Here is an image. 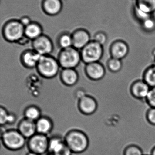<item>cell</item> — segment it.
<instances>
[{"label": "cell", "instance_id": "obj_1", "mask_svg": "<svg viewBox=\"0 0 155 155\" xmlns=\"http://www.w3.org/2000/svg\"><path fill=\"white\" fill-rule=\"evenodd\" d=\"M64 139L65 143L73 153H82L89 147V138L85 133L81 130H70L66 134Z\"/></svg>", "mask_w": 155, "mask_h": 155}, {"label": "cell", "instance_id": "obj_2", "mask_svg": "<svg viewBox=\"0 0 155 155\" xmlns=\"http://www.w3.org/2000/svg\"><path fill=\"white\" fill-rule=\"evenodd\" d=\"M1 141L5 148L12 151L22 149L26 144V139L15 129L3 130L1 132Z\"/></svg>", "mask_w": 155, "mask_h": 155}, {"label": "cell", "instance_id": "obj_3", "mask_svg": "<svg viewBox=\"0 0 155 155\" xmlns=\"http://www.w3.org/2000/svg\"><path fill=\"white\" fill-rule=\"evenodd\" d=\"M60 67L58 60L48 55L41 56L36 68L41 76L51 78L58 74Z\"/></svg>", "mask_w": 155, "mask_h": 155}, {"label": "cell", "instance_id": "obj_4", "mask_svg": "<svg viewBox=\"0 0 155 155\" xmlns=\"http://www.w3.org/2000/svg\"><path fill=\"white\" fill-rule=\"evenodd\" d=\"M57 60L63 69H75L82 61L81 52L73 47L62 49Z\"/></svg>", "mask_w": 155, "mask_h": 155}, {"label": "cell", "instance_id": "obj_5", "mask_svg": "<svg viewBox=\"0 0 155 155\" xmlns=\"http://www.w3.org/2000/svg\"><path fill=\"white\" fill-rule=\"evenodd\" d=\"M82 60L86 64L99 62L103 54V45L94 41H91L81 50Z\"/></svg>", "mask_w": 155, "mask_h": 155}, {"label": "cell", "instance_id": "obj_6", "mask_svg": "<svg viewBox=\"0 0 155 155\" xmlns=\"http://www.w3.org/2000/svg\"><path fill=\"white\" fill-rule=\"evenodd\" d=\"M49 137L48 136L36 133L28 139L26 146L29 152L42 155L48 152Z\"/></svg>", "mask_w": 155, "mask_h": 155}, {"label": "cell", "instance_id": "obj_7", "mask_svg": "<svg viewBox=\"0 0 155 155\" xmlns=\"http://www.w3.org/2000/svg\"><path fill=\"white\" fill-rule=\"evenodd\" d=\"M5 39L11 42H19L25 35V26L20 21H10L3 28Z\"/></svg>", "mask_w": 155, "mask_h": 155}, {"label": "cell", "instance_id": "obj_8", "mask_svg": "<svg viewBox=\"0 0 155 155\" xmlns=\"http://www.w3.org/2000/svg\"><path fill=\"white\" fill-rule=\"evenodd\" d=\"M33 50L41 56L50 55L53 50V45L51 39L42 35L32 41Z\"/></svg>", "mask_w": 155, "mask_h": 155}, {"label": "cell", "instance_id": "obj_9", "mask_svg": "<svg viewBox=\"0 0 155 155\" xmlns=\"http://www.w3.org/2000/svg\"><path fill=\"white\" fill-rule=\"evenodd\" d=\"M78 107L83 114L87 115L93 114L97 109V102L92 96L84 95L79 98Z\"/></svg>", "mask_w": 155, "mask_h": 155}, {"label": "cell", "instance_id": "obj_10", "mask_svg": "<svg viewBox=\"0 0 155 155\" xmlns=\"http://www.w3.org/2000/svg\"><path fill=\"white\" fill-rule=\"evenodd\" d=\"M85 73L87 77L95 81L101 80L106 74V71L103 65L99 62L86 64Z\"/></svg>", "mask_w": 155, "mask_h": 155}, {"label": "cell", "instance_id": "obj_11", "mask_svg": "<svg viewBox=\"0 0 155 155\" xmlns=\"http://www.w3.org/2000/svg\"><path fill=\"white\" fill-rule=\"evenodd\" d=\"M129 48L125 42L121 40L114 42L110 47L111 57L122 60L125 58L128 53Z\"/></svg>", "mask_w": 155, "mask_h": 155}, {"label": "cell", "instance_id": "obj_12", "mask_svg": "<svg viewBox=\"0 0 155 155\" xmlns=\"http://www.w3.org/2000/svg\"><path fill=\"white\" fill-rule=\"evenodd\" d=\"M73 47L78 50H81L86 46L91 41L90 34L86 30H77L72 35Z\"/></svg>", "mask_w": 155, "mask_h": 155}, {"label": "cell", "instance_id": "obj_13", "mask_svg": "<svg viewBox=\"0 0 155 155\" xmlns=\"http://www.w3.org/2000/svg\"><path fill=\"white\" fill-rule=\"evenodd\" d=\"M150 88L151 87L143 80H137L131 85V93L137 99L146 100Z\"/></svg>", "mask_w": 155, "mask_h": 155}, {"label": "cell", "instance_id": "obj_14", "mask_svg": "<svg viewBox=\"0 0 155 155\" xmlns=\"http://www.w3.org/2000/svg\"><path fill=\"white\" fill-rule=\"evenodd\" d=\"M41 57V55L34 50H28L22 54L21 60L25 67L32 69L36 68Z\"/></svg>", "mask_w": 155, "mask_h": 155}, {"label": "cell", "instance_id": "obj_15", "mask_svg": "<svg viewBox=\"0 0 155 155\" xmlns=\"http://www.w3.org/2000/svg\"><path fill=\"white\" fill-rule=\"evenodd\" d=\"M17 130L26 139L37 133L35 122L25 118L19 123Z\"/></svg>", "mask_w": 155, "mask_h": 155}, {"label": "cell", "instance_id": "obj_16", "mask_svg": "<svg viewBox=\"0 0 155 155\" xmlns=\"http://www.w3.org/2000/svg\"><path fill=\"white\" fill-rule=\"evenodd\" d=\"M60 78L65 85L72 86L76 84L79 76L75 69H63L60 74Z\"/></svg>", "mask_w": 155, "mask_h": 155}, {"label": "cell", "instance_id": "obj_17", "mask_svg": "<svg viewBox=\"0 0 155 155\" xmlns=\"http://www.w3.org/2000/svg\"><path fill=\"white\" fill-rule=\"evenodd\" d=\"M37 133L48 136L52 131L53 124L52 120L46 117H41L35 122Z\"/></svg>", "mask_w": 155, "mask_h": 155}, {"label": "cell", "instance_id": "obj_18", "mask_svg": "<svg viewBox=\"0 0 155 155\" xmlns=\"http://www.w3.org/2000/svg\"><path fill=\"white\" fill-rule=\"evenodd\" d=\"M42 5L44 12L51 15L58 14L62 6L61 0H44Z\"/></svg>", "mask_w": 155, "mask_h": 155}, {"label": "cell", "instance_id": "obj_19", "mask_svg": "<svg viewBox=\"0 0 155 155\" xmlns=\"http://www.w3.org/2000/svg\"><path fill=\"white\" fill-rule=\"evenodd\" d=\"M42 27L36 23L32 22L25 27V35L26 38L33 41L42 35Z\"/></svg>", "mask_w": 155, "mask_h": 155}, {"label": "cell", "instance_id": "obj_20", "mask_svg": "<svg viewBox=\"0 0 155 155\" xmlns=\"http://www.w3.org/2000/svg\"><path fill=\"white\" fill-rule=\"evenodd\" d=\"M65 144L64 139L59 136H54L49 138L48 152L54 154Z\"/></svg>", "mask_w": 155, "mask_h": 155}, {"label": "cell", "instance_id": "obj_21", "mask_svg": "<svg viewBox=\"0 0 155 155\" xmlns=\"http://www.w3.org/2000/svg\"><path fill=\"white\" fill-rule=\"evenodd\" d=\"M136 6L147 13L152 14L155 12V0H136Z\"/></svg>", "mask_w": 155, "mask_h": 155}, {"label": "cell", "instance_id": "obj_22", "mask_svg": "<svg viewBox=\"0 0 155 155\" xmlns=\"http://www.w3.org/2000/svg\"><path fill=\"white\" fill-rule=\"evenodd\" d=\"M24 115L25 118L35 122L41 117V112L37 107L30 106L25 109Z\"/></svg>", "mask_w": 155, "mask_h": 155}, {"label": "cell", "instance_id": "obj_23", "mask_svg": "<svg viewBox=\"0 0 155 155\" xmlns=\"http://www.w3.org/2000/svg\"><path fill=\"white\" fill-rule=\"evenodd\" d=\"M143 80L150 87H155V64L150 66L146 70Z\"/></svg>", "mask_w": 155, "mask_h": 155}, {"label": "cell", "instance_id": "obj_24", "mask_svg": "<svg viewBox=\"0 0 155 155\" xmlns=\"http://www.w3.org/2000/svg\"><path fill=\"white\" fill-rule=\"evenodd\" d=\"M58 44L62 50L73 47L72 35L68 34L62 35L58 39Z\"/></svg>", "mask_w": 155, "mask_h": 155}, {"label": "cell", "instance_id": "obj_25", "mask_svg": "<svg viewBox=\"0 0 155 155\" xmlns=\"http://www.w3.org/2000/svg\"><path fill=\"white\" fill-rule=\"evenodd\" d=\"M107 65L110 71L117 73L120 71L122 69L123 63L122 60L111 57L107 62Z\"/></svg>", "mask_w": 155, "mask_h": 155}, {"label": "cell", "instance_id": "obj_26", "mask_svg": "<svg viewBox=\"0 0 155 155\" xmlns=\"http://www.w3.org/2000/svg\"><path fill=\"white\" fill-rule=\"evenodd\" d=\"M123 155H144L142 148L136 145H130L125 148Z\"/></svg>", "mask_w": 155, "mask_h": 155}, {"label": "cell", "instance_id": "obj_27", "mask_svg": "<svg viewBox=\"0 0 155 155\" xmlns=\"http://www.w3.org/2000/svg\"><path fill=\"white\" fill-rule=\"evenodd\" d=\"M143 29L147 32H152L155 30V21L152 17L142 22Z\"/></svg>", "mask_w": 155, "mask_h": 155}, {"label": "cell", "instance_id": "obj_28", "mask_svg": "<svg viewBox=\"0 0 155 155\" xmlns=\"http://www.w3.org/2000/svg\"><path fill=\"white\" fill-rule=\"evenodd\" d=\"M134 12L136 17L139 20V21H141V22H143L147 19L152 17L151 16L152 14H150L143 12L139 9L138 7H136V6L135 7Z\"/></svg>", "mask_w": 155, "mask_h": 155}, {"label": "cell", "instance_id": "obj_29", "mask_svg": "<svg viewBox=\"0 0 155 155\" xmlns=\"http://www.w3.org/2000/svg\"><path fill=\"white\" fill-rule=\"evenodd\" d=\"M146 100L150 107L155 108V87H151Z\"/></svg>", "mask_w": 155, "mask_h": 155}, {"label": "cell", "instance_id": "obj_30", "mask_svg": "<svg viewBox=\"0 0 155 155\" xmlns=\"http://www.w3.org/2000/svg\"><path fill=\"white\" fill-rule=\"evenodd\" d=\"M9 114L5 107H1L0 108V123L2 126L8 124Z\"/></svg>", "mask_w": 155, "mask_h": 155}, {"label": "cell", "instance_id": "obj_31", "mask_svg": "<svg viewBox=\"0 0 155 155\" xmlns=\"http://www.w3.org/2000/svg\"><path fill=\"white\" fill-rule=\"evenodd\" d=\"M107 37L106 35L103 32H99L95 35L93 41L98 43L102 45L106 43L107 41Z\"/></svg>", "mask_w": 155, "mask_h": 155}, {"label": "cell", "instance_id": "obj_32", "mask_svg": "<svg viewBox=\"0 0 155 155\" xmlns=\"http://www.w3.org/2000/svg\"><path fill=\"white\" fill-rule=\"evenodd\" d=\"M147 119L149 124L155 126V108L150 107L147 114Z\"/></svg>", "mask_w": 155, "mask_h": 155}, {"label": "cell", "instance_id": "obj_33", "mask_svg": "<svg viewBox=\"0 0 155 155\" xmlns=\"http://www.w3.org/2000/svg\"><path fill=\"white\" fill-rule=\"evenodd\" d=\"M73 153H72L70 148L67 147L66 144L64 145L55 154H53L55 155H72Z\"/></svg>", "mask_w": 155, "mask_h": 155}, {"label": "cell", "instance_id": "obj_34", "mask_svg": "<svg viewBox=\"0 0 155 155\" xmlns=\"http://www.w3.org/2000/svg\"><path fill=\"white\" fill-rule=\"evenodd\" d=\"M20 21L25 27L29 25L30 24L32 23L30 18L27 17H23L21 18Z\"/></svg>", "mask_w": 155, "mask_h": 155}, {"label": "cell", "instance_id": "obj_35", "mask_svg": "<svg viewBox=\"0 0 155 155\" xmlns=\"http://www.w3.org/2000/svg\"><path fill=\"white\" fill-rule=\"evenodd\" d=\"M16 119V117H15V115L13 114H9L8 124H13L15 122Z\"/></svg>", "mask_w": 155, "mask_h": 155}, {"label": "cell", "instance_id": "obj_36", "mask_svg": "<svg viewBox=\"0 0 155 155\" xmlns=\"http://www.w3.org/2000/svg\"><path fill=\"white\" fill-rule=\"evenodd\" d=\"M151 155H155V146L152 149Z\"/></svg>", "mask_w": 155, "mask_h": 155}, {"label": "cell", "instance_id": "obj_37", "mask_svg": "<svg viewBox=\"0 0 155 155\" xmlns=\"http://www.w3.org/2000/svg\"><path fill=\"white\" fill-rule=\"evenodd\" d=\"M26 155H39L38 154H36L34 153H31V152H29Z\"/></svg>", "mask_w": 155, "mask_h": 155}, {"label": "cell", "instance_id": "obj_38", "mask_svg": "<svg viewBox=\"0 0 155 155\" xmlns=\"http://www.w3.org/2000/svg\"><path fill=\"white\" fill-rule=\"evenodd\" d=\"M153 54H154V56L155 61V51H154Z\"/></svg>", "mask_w": 155, "mask_h": 155}, {"label": "cell", "instance_id": "obj_39", "mask_svg": "<svg viewBox=\"0 0 155 155\" xmlns=\"http://www.w3.org/2000/svg\"><path fill=\"white\" fill-rule=\"evenodd\" d=\"M47 155H55L53 154L49 153V154Z\"/></svg>", "mask_w": 155, "mask_h": 155}, {"label": "cell", "instance_id": "obj_40", "mask_svg": "<svg viewBox=\"0 0 155 155\" xmlns=\"http://www.w3.org/2000/svg\"></svg>", "mask_w": 155, "mask_h": 155}]
</instances>
